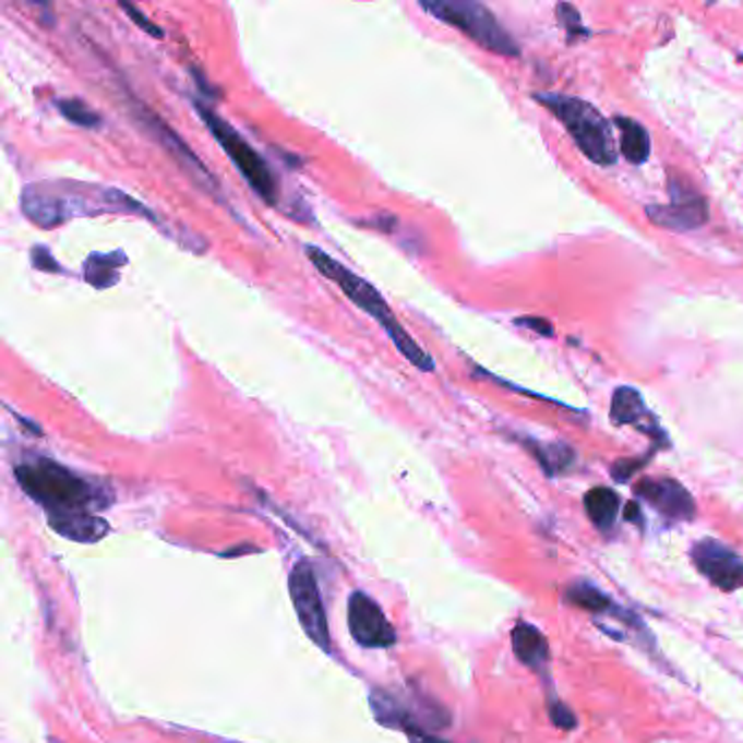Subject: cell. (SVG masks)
Returning <instances> with one entry per match:
<instances>
[{"label":"cell","instance_id":"1","mask_svg":"<svg viewBox=\"0 0 743 743\" xmlns=\"http://www.w3.org/2000/svg\"><path fill=\"white\" fill-rule=\"evenodd\" d=\"M24 216L41 229L59 227L79 216H94L100 212H129L142 214L157 223L155 214L148 212L140 201L127 192L113 188H94L79 183H33L26 185L20 199Z\"/></svg>","mask_w":743,"mask_h":743},{"label":"cell","instance_id":"2","mask_svg":"<svg viewBox=\"0 0 743 743\" xmlns=\"http://www.w3.org/2000/svg\"><path fill=\"white\" fill-rule=\"evenodd\" d=\"M15 480L20 489L48 513V519L94 515V511L111 502V493L105 487L41 456L20 463L15 467Z\"/></svg>","mask_w":743,"mask_h":743},{"label":"cell","instance_id":"3","mask_svg":"<svg viewBox=\"0 0 743 743\" xmlns=\"http://www.w3.org/2000/svg\"><path fill=\"white\" fill-rule=\"evenodd\" d=\"M303 251H305L308 260L312 262V266L323 277H327L332 284H336L353 305H358L362 312H367L386 332V336L393 340L397 351L412 367H417L423 373H432L436 369L432 356L426 349H421L419 343H415L412 336L402 327V323L395 319L393 310L388 308V303L384 301V297L378 292L375 286H371L367 279H362L360 275H356L345 264H340L338 260H334L329 253H325L323 249H319L314 244H305Z\"/></svg>","mask_w":743,"mask_h":743},{"label":"cell","instance_id":"4","mask_svg":"<svg viewBox=\"0 0 743 743\" xmlns=\"http://www.w3.org/2000/svg\"><path fill=\"white\" fill-rule=\"evenodd\" d=\"M535 98L563 122L587 159L598 166H613L618 161L613 127L591 103L554 92H537Z\"/></svg>","mask_w":743,"mask_h":743},{"label":"cell","instance_id":"5","mask_svg":"<svg viewBox=\"0 0 743 743\" xmlns=\"http://www.w3.org/2000/svg\"><path fill=\"white\" fill-rule=\"evenodd\" d=\"M419 7L434 15L439 22H445L458 31H463L469 39L480 44L482 48L506 55L519 57L522 48L511 37V33L500 24L495 13L474 0H421Z\"/></svg>","mask_w":743,"mask_h":743},{"label":"cell","instance_id":"6","mask_svg":"<svg viewBox=\"0 0 743 743\" xmlns=\"http://www.w3.org/2000/svg\"><path fill=\"white\" fill-rule=\"evenodd\" d=\"M196 113L205 122L207 131L216 137L220 148L227 153V157L233 161V166L240 170L242 179L253 188V192L268 205H277L279 188L277 179L271 172L268 164L262 159V155L225 120L220 118L207 103L194 98L192 100Z\"/></svg>","mask_w":743,"mask_h":743},{"label":"cell","instance_id":"7","mask_svg":"<svg viewBox=\"0 0 743 743\" xmlns=\"http://www.w3.org/2000/svg\"><path fill=\"white\" fill-rule=\"evenodd\" d=\"M292 607L297 613V620L305 635L325 652H329V628H327V615L323 609V598L316 585L314 570L308 561H301L292 567L290 580H288Z\"/></svg>","mask_w":743,"mask_h":743},{"label":"cell","instance_id":"8","mask_svg":"<svg viewBox=\"0 0 743 743\" xmlns=\"http://www.w3.org/2000/svg\"><path fill=\"white\" fill-rule=\"evenodd\" d=\"M672 203L668 205H648V218L670 231H694L700 229L709 220V203L685 181L679 177H670L668 181Z\"/></svg>","mask_w":743,"mask_h":743},{"label":"cell","instance_id":"9","mask_svg":"<svg viewBox=\"0 0 743 743\" xmlns=\"http://www.w3.org/2000/svg\"><path fill=\"white\" fill-rule=\"evenodd\" d=\"M347 624H349L351 637L362 648L384 650V648L395 646L397 642L395 628L386 620L384 611L367 594H360V591L351 594L349 607H347Z\"/></svg>","mask_w":743,"mask_h":743},{"label":"cell","instance_id":"10","mask_svg":"<svg viewBox=\"0 0 743 743\" xmlns=\"http://www.w3.org/2000/svg\"><path fill=\"white\" fill-rule=\"evenodd\" d=\"M696 570L720 591H738L743 587V559L729 546L716 539H703L692 550Z\"/></svg>","mask_w":743,"mask_h":743},{"label":"cell","instance_id":"11","mask_svg":"<svg viewBox=\"0 0 743 743\" xmlns=\"http://www.w3.org/2000/svg\"><path fill=\"white\" fill-rule=\"evenodd\" d=\"M135 118L146 127V131L155 137V142H159L172 155V159H177L179 166L185 172H190V177H194L199 185L209 190V194L218 192V183L212 177V172L201 164V159L185 146V142L159 116L148 111L142 103H135Z\"/></svg>","mask_w":743,"mask_h":743},{"label":"cell","instance_id":"12","mask_svg":"<svg viewBox=\"0 0 743 743\" xmlns=\"http://www.w3.org/2000/svg\"><path fill=\"white\" fill-rule=\"evenodd\" d=\"M635 495L674 522H687L696 515V502L692 493L681 482L670 478H646L635 487Z\"/></svg>","mask_w":743,"mask_h":743},{"label":"cell","instance_id":"13","mask_svg":"<svg viewBox=\"0 0 743 743\" xmlns=\"http://www.w3.org/2000/svg\"><path fill=\"white\" fill-rule=\"evenodd\" d=\"M611 421L615 426H635L639 428L644 434H648L655 441H661L663 447L670 445L666 432L661 430L657 417L648 410L642 393L633 386H620L613 393V402H611Z\"/></svg>","mask_w":743,"mask_h":743},{"label":"cell","instance_id":"14","mask_svg":"<svg viewBox=\"0 0 743 743\" xmlns=\"http://www.w3.org/2000/svg\"><path fill=\"white\" fill-rule=\"evenodd\" d=\"M511 637H513V650L519 663H524L532 672L543 674L550 663V646L543 633L528 622H519L513 628Z\"/></svg>","mask_w":743,"mask_h":743},{"label":"cell","instance_id":"15","mask_svg":"<svg viewBox=\"0 0 743 743\" xmlns=\"http://www.w3.org/2000/svg\"><path fill=\"white\" fill-rule=\"evenodd\" d=\"M565 598H567L570 604H574L578 609H585V611H589L594 615H613L618 622L622 620V622H626V624H631L635 628H642L639 618H633L624 609H618L609 596H604L600 589H596L589 583H578V585L570 587Z\"/></svg>","mask_w":743,"mask_h":743},{"label":"cell","instance_id":"16","mask_svg":"<svg viewBox=\"0 0 743 743\" xmlns=\"http://www.w3.org/2000/svg\"><path fill=\"white\" fill-rule=\"evenodd\" d=\"M48 524L55 532H59L61 537L76 541V543H96L109 532L107 522L100 519L98 515L57 517V519H48Z\"/></svg>","mask_w":743,"mask_h":743},{"label":"cell","instance_id":"17","mask_svg":"<svg viewBox=\"0 0 743 743\" xmlns=\"http://www.w3.org/2000/svg\"><path fill=\"white\" fill-rule=\"evenodd\" d=\"M613 122L622 133V142H620L622 155L631 164H646L648 157H650V151H652L648 129L639 120L626 118V116H618Z\"/></svg>","mask_w":743,"mask_h":743},{"label":"cell","instance_id":"18","mask_svg":"<svg viewBox=\"0 0 743 743\" xmlns=\"http://www.w3.org/2000/svg\"><path fill=\"white\" fill-rule=\"evenodd\" d=\"M585 511L600 532H609L620 517V495L613 489L596 487L585 495Z\"/></svg>","mask_w":743,"mask_h":743},{"label":"cell","instance_id":"19","mask_svg":"<svg viewBox=\"0 0 743 743\" xmlns=\"http://www.w3.org/2000/svg\"><path fill=\"white\" fill-rule=\"evenodd\" d=\"M127 264V255L122 251L111 253H92L83 262V277L94 288H109L120 279V266Z\"/></svg>","mask_w":743,"mask_h":743},{"label":"cell","instance_id":"20","mask_svg":"<svg viewBox=\"0 0 743 743\" xmlns=\"http://www.w3.org/2000/svg\"><path fill=\"white\" fill-rule=\"evenodd\" d=\"M526 447L532 452L548 476L565 474L576 463V452L565 443H539L532 439L526 441Z\"/></svg>","mask_w":743,"mask_h":743},{"label":"cell","instance_id":"21","mask_svg":"<svg viewBox=\"0 0 743 743\" xmlns=\"http://www.w3.org/2000/svg\"><path fill=\"white\" fill-rule=\"evenodd\" d=\"M57 109L65 120H70L76 127H83V129H98L100 127V116L76 98H59Z\"/></svg>","mask_w":743,"mask_h":743},{"label":"cell","instance_id":"22","mask_svg":"<svg viewBox=\"0 0 743 743\" xmlns=\"http://www.w3.org/2000/svg\"><path fill=\"white\" fill-rule=\"evenodd\" d=\"M556 11H559V20H561V24L565 26L570 39H574L576 35H580V37H587V35H589V31L583 26V20H580V13L576 11V7H572V4H559Z\"/></svg>","mask_w":743,"mask_h":743},{"label":"cell","instance_id":"23","mask_svg":"<svg viewBox=\"0 0 743 743\" xmlns=\"http://www.w3.org/2000/svg\"><path fill=\"white\" fill-rule=\"evenodd\" d=\"M120 9L131 17V22L135 24V26H140L142 31H146L151 37H157V39H161L164 37V28H159L157 24H153L137 7H133L131 2H120Z\"/></svg>","mask_w":743,"mask_h":743},{"label":"cell","instance_id":"24","mask_svg":"<svg viewBox=\"0 0 743 743\" xmlns=\"http://www.w3.org/2000/svg\"><path fill=\"white\" fill-rule=\"evenodd\" d=\"M31 264H33V268L44 271V273H61V266L57 264L52 253L41 244H35L31 249Z\"/></svg>","mask_w":743,"mask_h":743},{"label":"cell","instance_id":"25","mask_svg":"<svg viewBox=\"0 0 743 743\" xmlns=\"http://www.w3.org/2000/svg\"><path fill=\"white\" fill-rule=\"evenodd\" d=\"M550 718H552V722L559 727V729H565V731H572V729H576V716L565 707V705H561V703H552V707H550Z\"/></svg>","mask_w":743,"mask_h":743},{"label":"cell","instance_id":"26","mask_svg":"<svg viewBox=\"0 0 743 743\" xmlns=\"http://www.w3.org/2000/svg\"><path fill=\"white\" fill-rule=\"evenodd\" d=\"M517 325H522V327H528V329H532V332H537V334H541V336H554V327H552L548 321H543V319H537V316L517 319Z\"/></svg>","mask_w":743,"mask_h":743},{"label":"cell","instance_id":"27","mask_svg":"<svg viewBox=\"0 0 743 743\" xmlns=\"http://www.w3.org/2000/svg\"><path fill=\"white\" fill-rule=\"evenodd\" d=\"M410 743H447V742H443V740H436V738H432V735H428V733H412V735H410Z\"/></svg>","mask_w":743,"mask_h":743},{"label":"cell","instance_id":"28","mask_svg":"<svg viewBox=\"0 0 743 743\" xmlns=\"http://www.w3.org/2000/svg\"><path fill=\"white\" fill-rule=\"evenodd\" d=\"M15 419H17V421H20V423H22V426H24V428H26V430H28V432H31V434H37V436H39V434H41V430H39V426H35V423H31V421H26V417H22V415H15Z\"/></svg>","mask_w":743,"mask_h":743},{"label":"cell","instance_id":"29","mask_svg":"<svg viewBox=\"0 0 743 743\" xmlns=\"http://www.w3.org/2000/svg\"><path fill=\"white\" fill-rule=\"evenodd\" d=\"M639 515H642L639 506H637L635 502H631V504L626 506V519H628V522H637V519H639Z\"/></svg>","mask_w":743,"mask_h":743}]
</instances>
